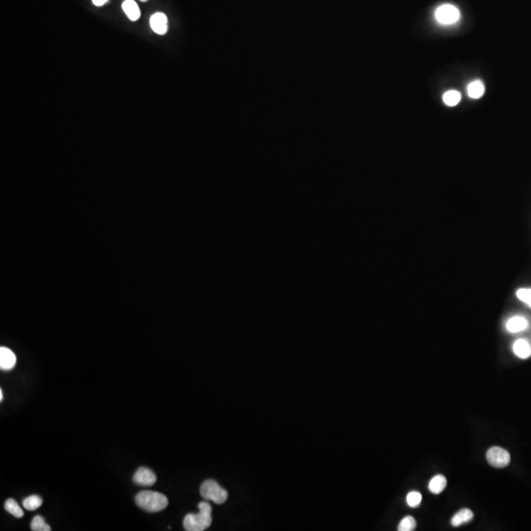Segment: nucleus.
<instances>
[{"label": "nucleus", "instance_id": "1", "mask_svg": "<svg viewBox=\"0 0 531 531\" xmlns=\"http://www.w3.org/2000/svg\"><path fill=\"white\" fill-rule=\"evenodd\" d=\"M198 514H188L183 520L184 529L187 531H203L212 524V507L207 502H201L198 506Z\"/></svg>", "mask_w": 531, "mask_h": 531}, {"label": "nucleus", "instance_id": "2", "mask_svg": "<svg viewBox=\"0 0 531 531\" xmlns=\"http://www.w3.org/2000/svg\"><path fill=\"white\" fill-rule=\"evenodd\" d=\"M136 505L149 513H158L164 511L167 505L168 500L166 495L154 491H142L136 496Z\"/></svg>", "mask_w": 531, "mask_h": 531}, {"label": "nucleus", "instance_id": "3", "mask_svg": "<svg viewBox=\"0 0 531 531\" xmlns=\"http://www.w3.org/2000/svg\"><path fill=\"white\" fill-rule=\"evenodd\" d=\"M201 496L207 501H213L217 505L223 504L229 497L227 492L214 480H206L200 488Z\"/></svg>", "mask_w": 531, "mask_h": 531}, {"label": "nucleus", "instance_id": "4", "mask_svg": "<svg viewBox=\"0 0 531 531\" xmlns=\"http://www.w3.org/2000/svg\"><path fill=\"white\" fill-rule=\"evenodd\" d=\"M486 459L490 465L496 468H503L509 465L511 456L508 450L500 447H492L486 453Z\"/></svg>", "mask_w": 531, "mask_h": 531}, {"label": "nucleus", "instance_id": "5", "mask_svg": "<svg viewBox=\"0 0 531 531\" xmlns=\"http://www.w3.org/2000/svg\"><path fill=\"white\" fill-rule=\"evenodd\" d=\"M436 20L443 25H452L460 20L461 13L458 7L452 4H443L435 12Z\"/></svg>", "mask_w": 531, "mask_h": 531}, {"label": "nucleus", "instance_id": "6", "mask_svg": "<svg viewBox=\"0 0 531 531\" xmlns=\"http://www.w3.org/2000/svg\"><path fill=\"white\" fill-rule=\"evenodd\" d=\"M134 482L143 487H149L153 486L157 482V476L154 471L147 467H141L139 468L133 477Z\"/></svg>", "mask_w": 531, "mask_h": 531}, {"label": "nucleus", "instance_id": "7", "mask_svg": "<svg viewBox=\"0 0 531 531\" xmlns=\"http://www.w3.org/2000/svg\"><path fill=\"white\" fill-rule=\"evenodd\" d=\"M149 25L158 34H165L167 32V17L162 12L155 13L149 19Z\"/></svg>", "mask_w": 531, "mask_h": 531}, {"label": "nucleus", "instance_id": "8", "mask_svg": "<svg viewBox=\"0 0 531 531\" xmlns=\"http://www.w3.org/2000/svg\"><path fill=\"white\" fill-rule=\"evenodd\" d=\"M16 364V356L7 348H0V368L3 371H8L14 368Z\"/></svg>", "mask_w": 531, "mask_h": 531}, {"label": "nucleus", "instance_id": "9", "mask_svg": "<svg viewBox=\"0 0 531 531\" xmlns=\"http://www.w3.org/2000/svg\"><path fill=\"white\" fill-rule=\"evenodd\" d=\"M473 518V513L472 511L468 509H463L459 511L456 514H454L450 520V523L452 526L458 527L463 524H465L469 521H471Z\"/></svg>", "mask_w": 531, "mask_h": 531}, {"label": "nucleus", "instance_id": "10", "mask_svg": "<svg viewBox=\"0 0 531 531\" xmlns=\"http://www.w3.org/2000/svg\"><path fill=\"white\" fill-rule=\"evenodd\" d=\"M514 352L519 358L525 359L531 355V347L525 339H518L514 344Z\"/></svg>", "mask_w": 531, "mask_h": 531}, {"label": "nucleus", "instance_id": "11", "mask_svg": "<svg viewBox=\"0 0 531 531\" xmlns=\"http://www.w3.org/2000/svg\"><path fill=\"white\" fill-rule=\"evenodd\" d=\"M122 9L131 21H137L141 16L140 8L134 0H125L122 3Z\"/></svg>", "mask_w": 531, "mask_h": 531}, {"label": "nucleus", "instance_id": "12", "mask_svg": "<svg viewBox=\"0 0 531 531\" xmlns=\"http://www.w3.org/2000/svg\"><path fill=\"white\" fill-rule=\"evenodd\" d=\"M528 327V322L523 317H514L510 319L507 323V329L511 332H518L524 331Z\"/></svg>", "mask_w": 531, "mask_h": 531}, {"label": "nucleus", "instance_id": "13", "mask_svg": "<svg viewBox=\"0 0 531 531\" xmlns=\"http://www.w3.org/2000/svg\"><path fill=\"white\" fill-rule=\"evenodd\" d=\"M446 486H447V479L443 475H436L429 482V490L435 495H438L440 494V493H442L444 489L446 488Z\"/></svg>", "mask_w": 531, "mask_h": 531}, {"label": "nucleus", "instance_id": "14", "mask_svg": "<svg viewBox=\"0 0 531 531\" xmlns=\"http://www.w3.org/2000/svg\"><path fill=\"white\" fill-rule=\"evenodd\" d=\"M485 92V87L483 85V83L479 80H475L473 82H471L469 85H468V88H467V94L468 96L471 98V99H479L483 96Z\"/></svg>", "mask_w": 531, "mask_h": 531}, {"label": "nucleus", "instance_id": "15", "mask_svg": "<svg viewBox=\"0 0 531 531\" xmlns=\"http://www.w3.org/2000/svg\"><path fill=\"white\" fill-rule=\"evenodd\" d=\"M461 99H462L461 94L458 91H454V90L448 91L443 96L444 102L448 106L457 105L461 101Z\"/></svg>", "mask_w": 531, "mask_h": 531}, {"label": "nucleus", "instance_id": "16", "mask_svg": "<svg viewBox=\"0 0 531 531\" xmlns=\"http://www.w3.org/2000/svg\"><path fill=\"white\" fill-rule=\"evenodd\" d=\"M43 504V500L41 497L36 496V495H32L28 498H26L24 501H23V506L26 510L28 511H35L36 509H39Z\"/></svg>", "mask_w": 531, "mask_h": 531}, {"label": "nucleus", "instance_id": "17", "mask_svg": "<svg viewBox=\"0 0 531 531\" xmlns=\"http://www.w3.org/2000/svg\"><path fill=\"white\" fill-rule=\"evenodd\" d=\"M4 508L9 514H11L12 515H14L17 518H21V517L24 516V512L22 511V509L20 508L18 503L13 499L7 500L5 505H4Z\"/></svg>", "mask_w": 531, "mask_h": 531}, {"label": "nucleus", "instance_id": "18", "mask_svg": "<svg viewBox=\"0 0 531 531\" xmlns=\"http://www.w3.org/2000/svg\"><path fill=\"white\" fill-rule=\"evenodd\" d=\"M31 529L33 531H50L51 527L46 523L41 515H35L31 522Z\"/></svg>", "mask_w": 531, "mask_h": 531}, {"label": "nucleus", "instance_id": "19", "mask_svg": "<svg viewBox=\"0 0 531 531\" xmlns=\"http://www.w3.org/2000/svg\"><path fill=\"white\" fill-rule=\"evenodd\" d=\"M421 501H422V496H421V494L419 492L411 491L407 494L406 502H407L408 506L411 507V508H417L420 505Z\"/></svg>", "mask_w": 531, "mask_h": 531}, {"label": "nucleus", "instance_id": "20", "mask_svg": "<svg viewBox=\"0 0 531 531\" xmlns=\"http://www.w3.org/2000/svg\"><path fill=\"white\" fill-rule=\"evenodd\" d=\"M416 528V521L412 516H405L398 524L399 531H412Z\"/></svg>", "mask_w": 531, "mask_h": 531}, {"label": "nucleus", "instance_id": "21", "mask_svg": "<svg viewBox=\"0 0 531 531\" xmlns=\"http://www.w3.org/2000/svg\"><path fill=\"white\" fill-rule=\"evenodd\" d=\"M516 296L519 300L526 303L529 306L531 304V288H520L516 291Z\"/></svg>", "mask_w": 531, "mask_h": 531}, {"label": "nucleus", "instance_id": "22", "mask_svg": "<svg viewBox=\"0 0 531 531\" xmlns=\"http://www.w3.org/2000/svg\"><path fill=\"white\" fill-rule=\"evenodd\" d=\"M92 1L96 6H102L108 1V0H92Z\"/></svg>", "mask_w": 531, "mask_h": 531}, {"label": "nucleus", "instance_id": "23", "mask_svg": "<svg viewBox=\"0 0 531 531\" xmlns=\"http://www.w3.org/2000/svg\"><path fill=\"white\" fill-rule=\"evenodd\" d=\"M0 400H1V401L3 400V392H2V390L0 391Z\"/></svg>", "mask_w": 531, "mask_h": 531}, {"label": "nucleus", "instance_id": "24", "mask_svg": "<svg viewBox=\"0 0 531 531\" xmlns=\"http://www.w3.org/2000/svg\"><path fill=\"white\" fill-rule=\"evenodd\" d=\"M141 1H143V2H145V1H147V0H141Z\"/></svg>", "mask_w": 531, "mask_h": 531}, {"label": "nucleus", "instance_id": "25", "mask_svg": "<svg viewBox=\"0 0 531 531\" xmlns=\"http://www.w3.org/2000/svg\"><path fill=\"white\" fill-rule=\"evenodd\" d=\"M529 307H531V304H530V305H529Z\"/></svg>", "mask_w": 531, "mask_h": 531}]
</instances>
